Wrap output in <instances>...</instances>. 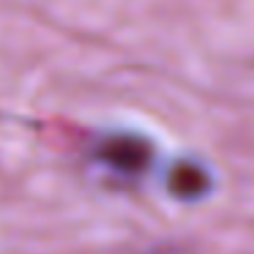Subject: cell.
I'll return each instance as SVG.
<instances>
[{"label": "cell", "mask_w": 254, "mask_h": 254, "mask_svg": "<svg viewBox=\"0 0 254 254\" xmlns=\"http://www.w3.org/2000/svg\"><path fill=\"white\" fill-rule=\"evenodd\" d=\"M104 159L110 161V164H115V167L137 170V167L145 161V148L139 142H123V139H118V142H112L110 148H107Z\"/></svg>", "instance_id": "cell-1"}]
</instances>
